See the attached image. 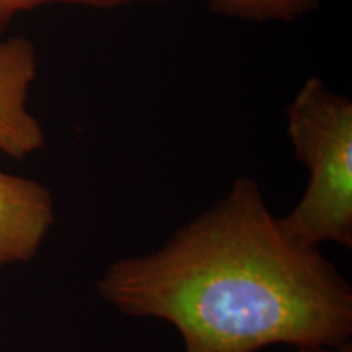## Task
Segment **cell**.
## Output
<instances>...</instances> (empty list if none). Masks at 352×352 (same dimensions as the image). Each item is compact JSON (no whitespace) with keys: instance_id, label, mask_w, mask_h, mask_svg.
I'll return each mask as SVG.
<instances>
[{"instance_id":"6da1fadb","label":"cell","mask_w":352,"mask_h":352,"mask_svg":"<svg viewBox=\"0 0 352 352\" xmlns=\"http://www.w3.org/2000/svg\"><path fill=\"white\" fill-rule=\"evenodd\" d=\"M96 292L122 315L171 324L184 352L346 346L352 289L320 246L285 230L253 178L152 253L113 261Z\"/></svg>"},{"instance_id":"52a82bcc","label":"cell","mask_w":352,"mask_h":352,"mask_svg":"<svg viewBox=\"0 0 352 352\" xmlns=\"http://www.w3.org/2000/svg\"><path fill=\"white\" fill-rule=\"evenodd\" d=\"M139 2H162V0H80V6L90 8H116Z\"/></svg>"},{"instance_id":"277c9868","label":"cell","mask_w":352,"mask_h":352,"mask_svg":"<svg viewBox=\"0 0 352 352\" xmlns=\"http://www.w3.org/2000/svg\"><path fill=\"white\" fill-rule=\"evenodd\" d=\"M54 220L50 189L36 179L0 170V270L32 261Z\"/></svg>"},{"instance_id":"5b68a950","label":"cell","mask_w":352,"mask_h":352,"mask_svg":"<svg viewBox=\"0 0 352 352\" xmlns=\"http://www.w3.org/2000/svg\"><path fill=\"white\" fill-rule=\"evenodd\" d=\"M209 8L227 19L254 21H294L318 7V0H208Z\"/></svg>"},{"instance_id":"ba28073f","label":"cell","mask_w":352,"mask_h":352,"mask_svg":"<svg viewBox=\"0 0 352 352\" xmlns=\"http://www.w3.org/2000/svg\"><path fill=\"white\" fill-rule=\"evenodd\" d=\"M292 352H352V346H307V347H294Z\"/></svg>"},{"instance_id":"3957f363","label":"cell","mask_w":352,"mask_h":352,"mask_svg":"<svg viewBox=\"0 0 352 352\" xmlns=\"http://www.w3.org/2000/svg\"><path fill=\"white\" fill-rule=\"evenodd\" d=\"M38 52L25 36L0 39V153L16 160L41 151L46 134L28 109Z\"/></svg>"},{"instance_id":"8992f818","label":"cell","mask_w":352,"mask_h":352,"mask_svg":"<svg viewBox=\"0 0 352 352\" xmlns=\"http://www.w3.org/2000/svg\"><path fill=\"white\" fill-rule=\"evenodd\" d=\"M50 3H76L80 6V0H0V39L10 26L12 20L20 13L34 10V8L50 6Z\"/></svg>"},{"instance_id":"7a4b0ae2","label":"cell","mask_w":352,"mask_h":352,"mask_svg":"<svg viewBox=\"0 0 352 352\" xmlns=\"http://www.w3.org/2000/svg\"><path fill=\"white\" fill-rule=\"evenodd\" d=\"M287 134L308 168V186L287 215L290 235L303 243L352 248V103L318 77L303 83L287 108Z\"/></svg>"}]
</instances>
